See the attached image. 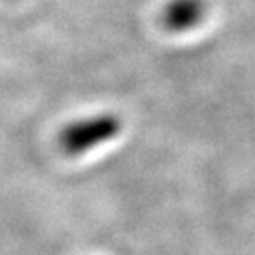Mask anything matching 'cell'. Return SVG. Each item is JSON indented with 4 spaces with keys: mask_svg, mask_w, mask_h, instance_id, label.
Instances as JSON below:
<instances>
[{
    "mask_svg": "<svg viewBox=\"0 0 255 255\" xmlns=\"http://www.w3.org/2000/svg\"><path fill=\"white\" fill-rule=\"evenodd\" d=\"M206 15L204 0H168L161 11L163 25L172 32L191 30Z\"/></svg>",
    "mask_w": 255,
    "mask_h": 255,
    "instance_id": "7a4b0ae2",
    "label": "cell"
},
{
    "mask_svg": "<svg viewBox=\"0 0 255 255\" xmlns=\"http://www.w3.org/2000/svg\"><path fill=\"white\" fill-rule=\"evenodd\" d=\"M119 128L121 123L116 116H97L76 121L61 132V147L70 155L83 153L89 147L112 140L119 132Z\"/></svg>",
    "mask_w": 255,
    "mask_h": 255,
    "instance_id": "6da1fadb",
    "label": "cell"
}]
</instances>
